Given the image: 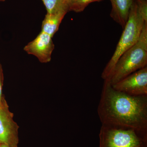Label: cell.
I'll use <instances>...</instances> for the list:
<instances>
[{
  "label": "cell",
  "mask_w": 147,
  "mask_h": 147,
  "mask_svg": "<svg viewBox=\"0 0 147 147\" xmlns=\"http://www.w3.org/2000/svg\"><path fill=\"white\" fill-rule=\"evenodd\" d=\"M104 81L97 109L102 125L147 129V95L127 94Z\"/></svg>",
  "instance_id": "obj_1"
},
{
  "label": "cell",
  "mask_w": 147,
  "mask_h": 147,
  "mask_svg": "<svg viewBox=\"0 0 147 147\" xmlns=\"http://www.w3.org/2000/svg\"><path fill=\"white\" fill-rule=\"evenodd\" d=\"M147 65V23L144 22L137 43L121 56L108 79L114 85Z\"/></svg>",
  "instance_id": "obj_2"
},
{
  "label": "cell",
  "mask_w": 147,
  "mask_h": 147,
  "mask_svg": "<svg viewBox=\"0 0 147 147\" xmlns=\"http://www.w3.org/2000/svg\"><path fill=\"white\" fill-rule=\"evenodd\" d=\"M144 21L140 15L136 1L131 5L128 19L112 57L101 74L103 80L109 79L117 61L123 53L135 45L140 37Z\"/></svg>",
  "instance_id": "obj_3"
},
{
  "label": "cell",
  "mask_w": 147,
  "mask_h": 147,
  "mask_svg": "<svg viewBox=\"0 0 147 147\" xmlns=\"http://www.w3.org/2000/svg\"><path fill=\"white\" fill-rule=\"evenodd\" d=\"M99 147H147V129L102 125Z\"/></svg>",
  "instance_id": "obj_4"
},
{
  "label": "cell",
  "mask_w": 147,
  "mask_h": 147,
  "mask_svg": "<svg viewBox=\"0 0 147 147\" xmlns=\"http://www.w3.org/2000/svg\"><path fill=\"white\" fill-rule=\"evenodd\" d=\"M13 117L7 101L0 105V144L18 147L19 126Z\"/></svg>",
  "instance_id": "obj_5"
},
{
  "label": "cell",
  "mask_w": 147,
  "mask_h": 147,
  "mask_svg": "<svg viewBox=\"0 0 147 147\" xmlns=\"http://www.w3.org/2000/svg\"><path fill=\"white\" fill-rule=\"evenodd\" d=\"M112 86L115 90L130 95H147V66Z\"/></svg>",
  "instance_id": "obj_6"
},
{
  "label": "cell",
  "mask_w": 147,
  "mask_h": 147,
  "mask_svg": "<svg viewBox=\"0 0 147 147\" xmlns=\"http://www.w3.org/2000/svg\"><path fill=\"white\" fill-rule=\"evenodd\" d=\"M52 38L41 31L34 40L24 47V50L29 55L35 56L42 63L49 62L55 48Z\"/></svg>",
  "instance_id": "obj_7"
},
{
  "label": "cell",
  "mask_w": 147,
  "mask_h": 147,
  "mask_svg": "<svg viewBox=\"0 0 147 147\" xmlns=\"http://www.w3.org/2000/svg\"><path fill=\"white\" fill-rule=\"evenodd\" d=\"M112 4L110 15L112 19L123 28L134 0H110Z\"/></svg>",
  "instance_id": "obj_8"
},
{
  "label": "cell",
  "mask_w": 147,
  "mask_h": 147,
  "mask_svg": "<svg viewBox=\"0 0 147 147\" xmlns=\"http://www.w3.org/2000/svg\"><path fill=\"white\" fill-rule=\"evenodd\" d=\"M68 11L64 9L56 13H47L42 21L41 31L53 37L59 30L60 25Z\"/></svg>",
  "instance_id": "obj_9"
},
{
  "label": "cell",
  "mask_w": 147,
  "mask_h": 147,
  "mask_svg": "<svg viewBox=\"0 0 147 147\" xmlns=\"http://www.w3.org/2000/svg\"><path fill=\"white\" fill-rule=\"evenodd\" d=\"M45 5L47 13H56L63 9L68 10L66 0H42Z\"/></svg>",
  "instance_id": "obj_10"
},
{
  "label": "cell",
  "mask_w": 147,
  "mask_h": 147,
  "mask_svg": "<svg viewBox=\"0 0 147 147\" xmlns=\"http://www.w3.org/2000/svg\"><path fill=\"white\" fill-rule=\"evenodd\" d=\"M103 0H68L67 7L69 11L79 13L84 11L90 4Z\"/></svg>",
  "instance_id": "obj_11"
},
{
  "label": "cell",
  "mask_w": 147,
  "mask_h": 147,
  "mask_svg": "<svg viewBox=\"0 0 147 147\" xmlns=\"http://www.w3.org/2000/svg\"><path fill=\"white\" fill-rule=\"evenodd\" d=\"M138 11L145 22L147 23V0H135Z\"/></svg>",
  "instance_id": "obj_12"
},
{
  "label": "cell",
  "mask_w": 147,
  "mask_h": 147,
  "mask_svg": "<svg viewBox=\"0 0 147 147\" xmlns=\"http://www.w3.org/2000/svg\"><path fill=\"white\" fill-rule=\"evenodd\" d=\"M3 74L2 67L0 63V105L6 101L3 95Z\"/></svg>",
  "instance_id": "obj_13"
},
{
  "label": "cell",
  "mask_w": 147,
  "mask_h": 147,
  "mask_svg": "<svg viewBox=\"0 0 147 147\" xmlns=\"http://www.w3.org/2000/svg\"><path fill=\"white\" fill-rule=\"evenodd\" d=\"M0 147H9L7 145L4 144H0Z\"/></svg>",
  "instance_id": "obj_14"
},
{
  "label": "cell",
  "mask_w": 147,
  "mask_h": 147,
  "mask_svg": "<svg viewBox=\"0 0 147 147\" xmlns=\"http://www.w3.org/2000/svg\"><path fill=\"white\" fill-rule=\"evenodd\" d=\"M6 0H0V1L1 2H4Z\"/></svg>",
  "instance_id": "obj_15"
},
{
  "label": "cell",
  "mask_w": 147,
  "mask_h": 147,
  "mask_svg": "<svg viewBox=\"0 0 147 147\" xmlns=\"http://www.w3.org/2000/svg\"><path fill=\"white\" fill-rule=\"evenodd\" d=\"M66 1H67H67H68V0H66Z\"/></svg>",
  "instance_id": "obj_16"
}]
</instances>
